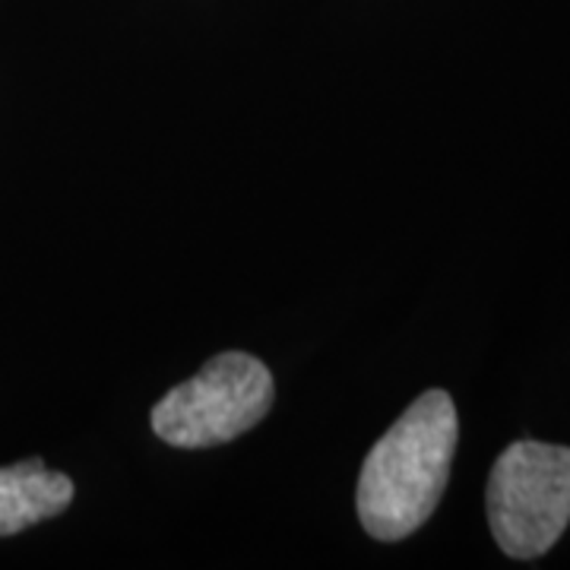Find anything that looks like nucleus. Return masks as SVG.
Returning <instances> with one entry per match:
<instances>
[{
    "label": "nucleus",
    "instance_id": "obj_1",
    "mask_svg": "<svg viewBox=\"0 0 570 570\" xmlns=\"http://www.w3.org/2000/svg\"><path fill=\"white\" fill-rule=\"evenodd\" d=\"M460 441L456 406L428 390L371 448L358 475V520L374 539L400 542L434 513Z\"/></svg>",
    "mask_w": 570,
    "mask_h": 570
},
{
    "label": "nucleus",
    "instance_id": "obj_2",
    "mask_svg": "<svg viewBox=\"0 0 570 570\" xmlns=\"http://www.w3.org/2000/svg\"><path fill=\"white\" fill-rule=\"evenodd\" d=\"M273 374L247 352H223L153 409V428L171 448H219L257 425L273 406Z\"/></svg>",
    "mask_w": 570,
    "mask_h": 570
},
{
    "label": "nucleus",
    "instance_id": "obj_3",
    "mask_svg": "<svg viewBox=\"0 0 570 570\" xmlns=\"http://www.w3.org/2000/svg\"><path fill=\"white\" fill-rule=\"evenodd\" d=\"M489 523L510 558H542L570 523V448L510 444L489 479Z\"/></svg>",
    "mask_w": 570,
    "mask_h": 570
},
{
    "label": "nucleus",
    "instance_id": "obj_4",
    "mask_svg": "<svg viewBox=\"0 0 570 570\" xmlns=\"http://www.w3.org/2000/svg\"><path fill=\"white\" fill-rule=\"evenodd\" d=\"M73 501L70 475L48 469L41 460H22L0 469V535H17L26 527L51 520Z\"/></svg>",
    "mask_w": 570,
    "mask_h": 570
}]
</instances>
